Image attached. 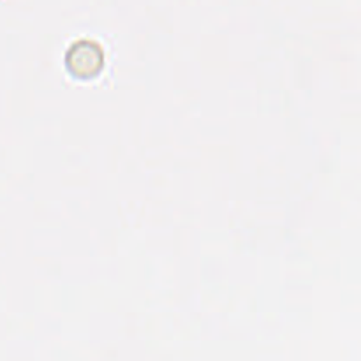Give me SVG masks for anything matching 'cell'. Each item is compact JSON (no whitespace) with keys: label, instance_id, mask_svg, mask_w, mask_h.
I'll list each match as a JSON object with an SVG mask.
<instances>
[]
</instances>
